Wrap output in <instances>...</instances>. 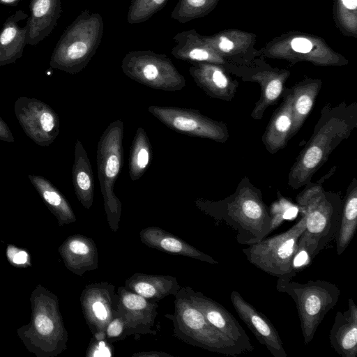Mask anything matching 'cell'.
I'll list each match as a JSON object with an SVG mask.
<instances>
[{
  "label": "cell",
  "mask_w": 357,
  "mask_h": 357,
  "mask_svg": "<svg viewBox=\"0 0 357 357\" xmlns=\"http://www.w3.org/2000/svg\"><path fill=\"white\" fill-rule=\"evenodd\" d=\"M357 128V102L326 103L321 109L313 133L288 174V185L297 190L312 182L314 174L329 155Z\"/></svg>",
  "instance_id": "obj_1"
},
{
  "label": "cell",
  "mask_w": 357,
  "mask_h": 357,
  "mask_svg": "<svg viewBox=\"0 0 357 357\" xmlns=\"http://www.w3.org/2000/svg\"><path fill=\"white\" fill-rule=\"evenodd\" d=\"M195 203L202 212L231 227L241 245L255 243L271 233V216L262 192L247 176L239 181L235 191L225 199H197Z\"/></svg>",
  "instance_id": "obj_2"
},
{
  "label": "cell",
  "mask_w": 357,
  "mask_h": 357,
  "mask_svg": "<svg viewBox=\"0 0 357 357\" xmlns=\"http://www.w3.org/2000/svg\"><path fill=\"white\" fill-rule=\"evenodd\" d=\"M337 166L316 183L310 182L296 196L305 228L298 242V252L303 251L310 263L315 257L335 239L340 221L342 199L339 192L326 191L322 183L336 171Z\"/></svg>",
  "instance_id": "obj_3"
},
{
  "label": "cell",
  "mask_w": 357,
  "mask_h": 357,
  "mask_svg": "<svg viewBox=\"0 0 357 357\" xmlns=\"http://www.w3.org/2000/svg\"><path fill=\"white\" fill-rule=\"evenodd\" d=\"M31 319L17 329L26 349L36 357H56L67 349L68 333L56 294L38 284L29 298Z\"/></svg>",
  "instance_id": "obj_4"
},
{
  "label": "cell",
  "mask_w": 357,
  "mask_h": 357,
  "mask_svg": "<svg viewBox=\"0 0 357 357\" xmlns=\"http://www.w3.org/2000/svg\"><path fill=\"white\" fill-rule=\"evenodd\" d=\"M102 31L99 14L82 12L61 36L50 56V67L71 75L81 72L96 53Z\"/></svg>",
  "instance_id": "obj_5"
},
{
  "label": "cell",
  "mask_w": 357,
  "mask_h": 357,
  "mask_svg": "<svg viewBox=\"0 0 357 357\" xmlns=\"http://www.w3.org/2000/svg\"><path fill=\"white\" fill-rule=\"evenodd\" d=\"M174 297V313L165 317L172 321L177 338L192 346L225 356L245 354L239 346L208 323L192 304L185 287H181Z\"/></svg>",
  "instance_id": "obj_6"
},
{
  "label": "cell",
  "mask_w": 357,
  "mask_h": 357,
  "mask_svg": "<svg viewBox=\"0 0 357 357\" xmlns=\"http://www.w3.org/2000/svg\"><path fill=\"white\" fill-rule=\"evenodd\" d=\"M276 289L294 300L305 344L313 340L318 326L340 296V290L335 284L323 280L301 283L278 279Z\"/></svg>",
  "instance_id": "obj_7"
},
{
  "label": "cell",
  "mask_w": 357,
  "mask_h": 357,
  "mask_svg": "<svg viewBox=\"0 0 357 357\" xmlns=\"http://www.w3.org/2000/svg\"><path fill=\"white\" fill-rule=\"evenodd\" d=\"M123 123L121 119L111 122L98 144L97 168L104 208L109 228L119 229L122 205L114 192V184L123 165Z\"/></svg>",
  "instance_id": "obj_8"
},
{
  "label": "cell",
  "mask_w": 357,
  "mask_h": 357,
  "mask_svg": "<svg viewBox=\"0 0 357 357\" xmlns=\"http://www.w3.org/2000/svg\"><path fill=\"white\" fill-rule=\"evenodd\" d=\"M303 215L285 231L265 237L243 248L247 260L266 273L278 279L291 280L297 273L294 259L298 252V242L305 230Z\"/></svg>",
  "instance_id": "obj_9"
},
{
  "label": "cell",
  "mask_w": 357,
  "mask_h": 357,
  "mask_svg": "<svg viewBox=\"0 0 357 357\" xmlns=\"http://www.w3.org/2000/svg\"><path fill=\"white\" fill-rule=\"evenodd\" d=\"M123 73L148 87L165 91H176L185 86L184 77L164 54L150 50L132 51L121 63Z\"/></svg>",
  "instance_id": "obj_10"
},
{
  "label": "cell",
  "mask_w": 357,
  "mask_h": 357,
  "mask_svg": "<svg viewBox=\"0 0 357 357\" xmlns=\"http://www.w3.org/2000/svg\"><path fill=\"white\" fill-rule=\"evenodd\" d=\"M148 111L164 125L176 132L222 144L229 138L225 123L211 119L197 109L151 105L148 107Z\"/></svg>",
  "instance_id": "obj_11"
},
{
  "label": "cell",
  "mask_w": 357,
  "mask_h": 357,
  "mask_svg": "<svg viewBox=\"0 0 357 357\" xmlns=\"http://www.w3.org/2000/svg\"><path fill=\"white\" fill-rule=\"evenodd\" d=\"M14 112L24 133L36 144L48 146L58 137L60 119L47 103L22 96L15 102Z\"/></svg>",
  "instance_id": "obj_12"
},
{
  "label": "cell",
  "mask_w": 357,
  "mask_h": 357,
  "mask_svg": "<svg viewBox=\"0 0 357 357\" xmlns=\"http://www.w3.org/2000/svg\"><path fill=\"white\" fill-rule=\"evenodd\" d=\"M79 300L85 321L93 337L105 339V328L118 306L115 286L108 282L89 284L83 289Z\"/></svg>",
  "instance_id": "obj_13"
},
{
  "label": "cell",
  "mask_w": 357,
  "mask_h": 357,
  "mask_svg": "<svg viewBox=\"0 0 357 357\" xmlns=\"http://www.w3.org/2000/svg\"><path fill=\"white\" fill-rule=\"evenodd\" d=\"M118 308L122 313L127 329V335H133L135 340L145 335H156L153 328L158 315L157 302L147 299L124 286L119 287Z\"/></svg>",
  "instance_id": "obj_14"
},
{
  "label": "cell",
  "mask_w": 357,
  "mask_h": 357,
  "mask_svg": "<svg viewBox=\"0 0 357 357\" xmlns=\"http://www.w3.org/2000/svg\"><path fill=\"white\" fill-rule=\"evenodd\" d=\"M192 304L208 323L227 336L245 353L254 349L245 331L236 318L222 305L190 287H185Z\"/></svg>",
  "instance_id": "obj_15"
},
{
  "label": "cell",
  "mask_w": 357,
  "mask_h": 357,
  "mask_svg": "<svg viewBox=\"0 0 357 357\" xmlns=\"http://www.w3.org/2000/svg\"><path fill=\"white\" fill-rule=\"evenodd\" d=\"M230 300L239 318L253 333L258 342L274 357H287L281 337L269 319L233 290Z\"/></svg>",
  "instance_id": "obj_16"
},
{
  "label": "cell",
  "mask_w": 357,
  "mask_h": 357,
  "mask_svg": "<svg viewBox=\"0 0 357 357\" xmlns=\"http://www.w3.org/2000/svg\"><path fill=\"white\" fill-rule=\"evenodd\" d=\"M58 252L66 268L82 276L98 268V252L91 238L82 234L69 236L59 247Z\"/></svg>",
  "instance_id": "obj_17"
},
{
  "label": "cell",
  "mask_w": 357,
  "mask_h": 357,
  "mask_svg": "<svg viewBox=\"0 0 357 357\" xmlns=\"http://www.w3.org/2000/svg\"><path fill=\"white\" fill-rule=\"evenodd\" d=\"M139 235L140 241L149 248L171 255L188 257L211 264H218V261L211 256L160 227L144 228L140 231Z\"/></svg>",
  "instance_id": "obj_18"
},
{
  "label": "cell",
  "mask_w": 357,
  "mask_h": 357,
  "mask_svg": "<svg viewBox=\"0 0 357 357\" xmlns=\"http://www.w3.org/2000/svg\"><path fill=\"white\" fill-rule=\"evenodd\" d=\"M280 106L273 113L262 135L261 140L267 151L275 154L284 149L289 139L292 126V93L284 87Z\"/></svg>",
  "instance_id": "obj_19"
},
{
  "label": "cell",
  "mask_w": 357,
  "mask_h": 357,
  "mask_svg": "<svg viewBox=\"0 0 357 357\" xmlns=\"http://www.w3.org/2000/svg\"><path fill=\"white\" fill-rule=\"evenodd\" d=\"M329 342L340 356L356 357L357 307L352 298L348 299L347 310L337 312L329 333Z\"/></svg>",
  "instance_id": "obj_20"
},
{
  "label": "cell",
  "mask_w": 357,
  "mask_h": 357,
  "mask_svg": "<svg viewBox=\"0 0 357 357\" xmlns=\"http://www.w3.org/2000/svg\"><path fill=\"white\" fill-rule=\"evenodd\" d=\"M27 44L37 45L50 35L62 12L61 0H31Z\"/></svg>",
  "instance_id": "obj_21"
},
{
  "label": "cell",
  "mask_w": 357,
  "mask_h": 357,
  "mask_svg": "<svg viewBox=\"0 0 357 357\" xmlns=\"http://www.w3.org/2000/svg\"><path fill=\"white\" fill-rule=\"evenodd\" d=\"M27 17L19 10L4 22L0 30V67L15 63L22 56L27 45L28 24L21 27L19 22Z\"/></svg>",
  "instance_id": "obj_22"
},
{
  "label": "cell",
  "mask_w": 357,
  "mask_h": 357,
  "mask_svg": "<svg viewBox=\"0 0 357 357\" xmlns=\"http://www.w3.org/2000/svg\"><path fill=\"white\" fill-rule=\"evenodd\" d=\"M190 73L196 84L211 98L229 102L235 96L238 82L222 69L208 65H194Z\"/></svg>",
  "instance_id": "obj_23"
},
{
  "label": "cell",
  "mask_w": 357,
  "mask_h": 357,
  "mask_svg": "<svg viewBox=\"0 0 357 357\" xmlns=\"http://www.w3.org/2000/svg\"><path fill=\"white\" fill-rule=\"evenodd\" d=\"M124 287L147 299L159 301L175 296L181 288L172 275L135 273L126 280Z\"/></svg>",
  "instance_id": "obj_24"
},
{
  "label": "cell",
  "mask_w": 357,
  "mask_h": 357,
  "mask_svg": "<svg viewBox=\"0 0 357 357\" xmlns=\"http://www.w3.org/2000/svg\"><path fill=\"white\" fill-rule=\"evenodd\" d=\"M72 176L78 201L86 209H89L93 202L94 178L87 153L79 139L75 145Z\"/></svg>",
  "instance_id": "obj_25"
},
{
  "label": "cell",
  "mask_w": 357,
  "mask_h": 357,
  "mask_svg": "<svg viewBox=\"0 0 357 357\" xmlns=\"http://www.w3.org/2000/svg\"><path fill=\"white\" fill-rule=\"evenodd\" d=\"M28 178L49 211L56 218L59 226L76 222L71 206L56 187L42 176L29 174Z\"/></svg>",
  "instance_id": "obj_26"
},
{
  "label": "cell",
  "mask_w": 357,
  "mask_h": 357,
  "mask_svg": "<svg viewBox=\"0 0 357 357\" xmlns=\"http://www.w3.org/2000/svg\"><path fill=\"white\" fill-rule=\"evenodd\" d=\"M285 73L260 72L245 77L246 80L255 81L260 85V96L251 112L255 120H261L268 107L275 105L283 93L287 77Z\"/></svg>",
  "instance_id": "obj_27"
},
{
  "label": "cell",
  "mask_w": 357,
  "mask_h": 357,
  "mask_svg": "<svg viewBox=\"0 0 357 357\" xmlns=\"http://www.w3.org/2000/svg\"><path fill=\"white\" fill-rule=\"evenodd\" d=\"M321 86L320 80L306 79L291 88L292 93L291 138L297 134L308 116Z\"/></svg>",
  "instance_id": "obj_28"
},
{
  "label": "cell",
  "mask_w": 357,
  "mask_h": 357,
  "mask_svg": "<svg viewBox=\"0 0 357 357\" xmlns=\"http://www.w3.org/2000/svg\"><path fill=\"white\" fill-rule=\"evenodd\" d=\"M357 227V180L353 178L342 200L340 226L335 237L336 252L341 255L351 242Z\"/></svg>",
  "instance_id": "obj_29"
},
{
  "label": "cell",
  "mask_w": 357,
  "mask_h": 357,
  "mask_svg": "<svg viewBox=\"0 0 357 357\" xmlns=\"http://www.w3.org/2000/svg\"><path fill=\"white\" fill-rule=\"evenodd\" d=\"M152 160V149L146 131L137 128L134 136L129 155V176L132 181L139 179L145 173Z\"/></svg>",
  "instance_id": "obj_30"
},
{
  "label": "cell",
  "mask_w": 357,
  "mask_h": 357,
  "mask_svg": "<svg viewBox=\"0 0 357 357\" xmlns=\"http://www.w3.org/2000/svg\"><path fill=\"white\" fill-rule=\"evenodd\" d=\"M168 0H131L128 15L129 23L146 21L162 9Z\"/></svg>",
  "instance_id": "obj_31"
},
{
  "label": "cell",
  "mask_w": 357,
  "mask_h": 357,
  "mask_svg": "<svg viewBox=\"0 0 357 357\" xmlns=\"http://www.w3.org/2000/svg\"><path fill=\"white\" fill-rule=\"evenodd\" d=\"M280 195V199L273 203L269 210L271 216V232L282 222L284 219L290 218L295 215L297 208L292 203L289 202L285 197Z\"/></svg>",
  "instance_id": "obj_32"
},
{
  "label": "cell",
  "mask_w": 357,
  "mask_h": 357,
  "mask_svg": "<svg viewBox=\"0 0 357 357\" xmlns=\"http://www.w3.org/2000/svg\"><path fill=\"white\" fill-rule=\"evenodd\" d=\"M105 333L106 340L112 344L128 337L126 322L118 306L114 317L105 328Z\"/></svg>",
  "instance_id": "obj_33"
},
{
  "label": "cell",
  "mask_w": 357,
  "mask_h": 357,
  "mask_svg": "<svg viewBox=\"0 0 357 357\" xmlns=\"http://www.w3.org/2000/svg\"><path fill=\"white\" fill-rule=\"evenodd\" d=\"M7 260L14 267L22 268L31 267V255L29 251L13 244H8L6 250Z\"/></svg>",
  "instance_id": "obj_34"
},
{
  "label": "cell",
  "mask_w": 357,
  "mask_h": 357,
  "mask_svg": "<svg viewBox=\"0 0 357 357\" xmlns=\"http://www.w3.org/2000/svg\"><path fill=\"white\" fill-rule=\"evenodd\" d=\"M112 343L106 339L97 340L93 337L86 351V356H112Z\"/></svg>",
  "instance_id": "obj_35"
},
{
  "label": "cell",
  "mask_w": 357,
  "mask_h": 357,
  "mask_svg": "<svg viewBox=\"0 0 357 357\" xmlns=\"http://www.w3.org/2000/svg\"><path fill=\"white\" fill-rule=\"evenodd\" d=\"M292 49L299 53L307 54L312 48V43L304 38H296L291 41Z\"/></svg>",
  "instance_id": "obj_36"
},
{
  "label": "cell",
  "mask_w": 357,
  "mask_h": 357,
  "mask_svg": "<svg viewBox=\"0 0 357 357\" xmlns=\"http://www.w3.org/2000/svg\"><path fill=\"white\" fill-rule=\"evenodd\" d=\"M0 141H3L9 143L15 142L14 137L11 132V130L4 121V120L0 116Z\"/></svg>",
  "instance_id": "obj_37"
},
{
  "label": "cell",
  "mask_w": 357,
  "mask_h": 357,
  "mask_svg": "<svg viewBox=\"0 0 357 357\" xmlns=\"http://www.w3.org/2000/svg\"><path fill=\"white\" fill-rule=\"evenodd\" d=\"M174 357L172 355L163 351H151L135 353L132 357Z\"/></svg>",
  "instance_id": "obj_38"
},
{
  "label": "cell",
  "mask_w": 357,
  "mask_h": 357,
  "mask_svg": "<svg viewBox=\"0 0 357 357\" xmlns=\"http://www.w3.org/2000/svg\"><path fill=\"white\" fill-rule=\"evenodd\" d=\"M233 43L227 39L226 38H221V41L219 43V47L221 50L225 52H228L233 49Z\"/></svg>",
  "instance_id": "obj_39"
},
{
  "label": "cell",
  "mask_w": 357,
  "mask_h": 357,
  "mask_svg": "<svg viewBox=\"0 0 357 357\" xmlns=\"http://www.w3.org/2000/svg\"><path fill=\"white\" fill-rule=\"evenodd\" d=\"M344 6L349 9H355L357 6L356 0H342Z\"/></svg>",
  "instance_id": "obj_40"
},
{
  "label": "cell",
  "mask_w": 357,
  "mask_h": 357,
  "mask_svg": "<svg viewBox=\"0 0 357 357\" xmlns=\"http://www.w3.org/2000/svg\"><path fill=\"white\" fill-rule=\"evenodd\" d=\"M21 0H0V3L10 6H16Z\"/></svg>",
  "instance_id": "obj_41"
}]
</instances>
